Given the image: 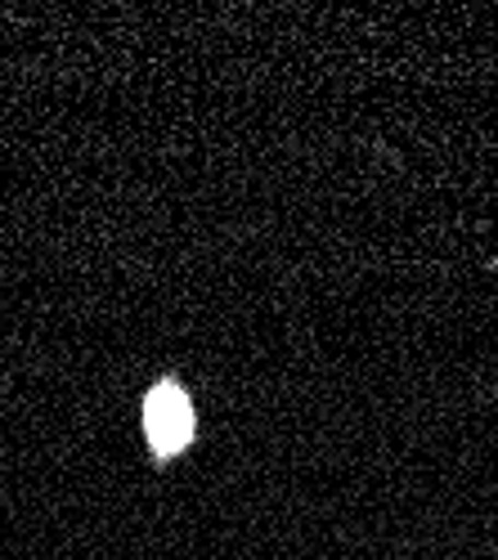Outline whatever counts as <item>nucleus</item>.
<instances>
[{"label": "nucleus", "instance_id": "nucleus-1", "mask_svg": "<svg viewBox=\"0 0 498 560\" xmlns=\"http://www.w3.org/2000/svg\"><path fill=\"white\" fill-rule=\"evenodd\" d=\"M144 435L158 462L179 457L194 440V399L185 386L175 382H158L144 399Z\"/></svg>", "mask_w": 498, "mask_h": 560}]
</instances>
